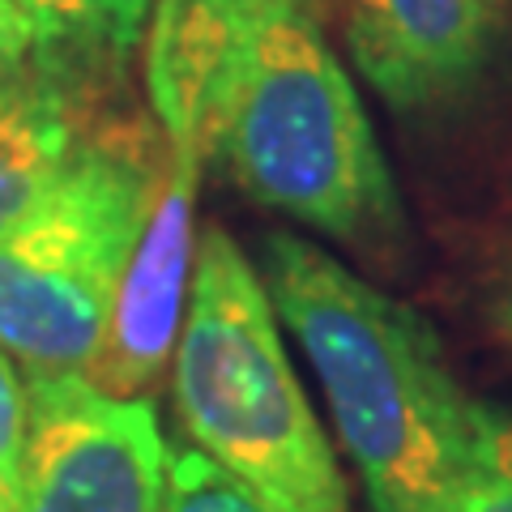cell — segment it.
I'll return each mask as SVG.
<instances>
[{"instance_id": "5bb4252c", "label": "cell", "mask_w": 512, "mask_h": 512, "mask_svg": "<svg viewBox=\"0 0 512 512\" xmlns=\"http://www.w3.org/2000/svg\"><path fill=\"white\" fill-rule=\"evenodd\" d=\"M30 60V26L13 0H0V77Z\"/></svg>"}, {"instance_id": "6da1fadb", "label": "cell", "mask_w": 512, "mask_h": 512, "mask_svg": "<svg viewBox=\"0 0 512 512\" xmlns=\"http://www.w3.org/2000/svg\"><path fill=\"white\" fill-rule=\"evenodd\" d=\"M256 274L312 363L372 512H440L466 461L474 397L427 316L291 231L261 235Z\"/></svg>"}, {"instance_id": "3957f363", "label": "cell", "mask_w": 512, "mask_h": 512, "mask_svg": "<svg viewBox=\"0 0 512 512\" xmlns=\"http://www.w3.org/2000/svg\"><path fill=\"white\" fill-rule=\"evenodd\" d=\"M180 431L274 512H350L338 453L286 359L278 312L244 248L205 227L171 355Z\"/></svg>"}, {"instance_id": "30bf717a", "label": "cell", "mask_w": 512, "mask_h": 512, "mask_svg": "<svg viewBox=\"0 0 512 512\" xmlns=\"http://www.w3.org/2000/svg\"><path fill=\"white\" fill-rule=\"evenodd\" d=\"M30 26V56L69 82L116 73L133 56L154 0H13Z\"/></svg>"}, {"instance_id": "2e32d148", "label": "cell", "mask_w": 512, "mask_h": 512, "mask_svg": "<svg viewBox=\"0 0 512 512\" xmlns=\"http://www.w3.org/2000/svg\"><path fill=\"white\" fill-rule=\"evenodd\" d=\"M495 5H500V9H504V5H508V0H495Z\"/></svg>"}, {"instance_id": "8fae6325", "label": "cell", "mask_w": 512, "mask_h": 512, "mask_svg": "<svg viewBox=\"0 0 512 512\" xmlns=\"http://www.w3.org/2000/svg\"><path fill=\"white\" fill-rule=\"evenodd\" d=\"M440 512H512V410L474 402L466 461Z\"/></svg>"}, {"instance_id": "9a60e30c", "label": "cell", "mask_w": 512, "mask_h": 512, "mask_svg": "<svg viewBox=\"0 0 512 512\" xmlns=\"http://www.w3.org/2000/svg\"><path fill=\"white\" fill-rule=\"evenodd\" d=\"M491 320H495V329H500V338L512 346V274H508V282L500 286V295H495Z\"/></svg>"}, {"instance_id": "8992f818", "label": "cell", "mask_w": 512, "mask_h": 512, "mask_svg": "<svg viewBox=\"0 0 512 512\" xmlns=\"http://www.w3.org/2000/svg\"><path fill=\"white\" fill-rule=\"evenodd\" d=\"M201 163L205 154L192 141H167V163L158 175L146 231L124 269L94 363L86 367V380L111 397H150L175 355L192 286V256H197L192 214H197Z\"/></svg>"}, {"instance_id": "ba28073f", "label": "cell", "mask_w": 512, "mask_h": 512, "mask_svg": "<svg viewBox=\"0 0 512 512\" xmlns=\"http://www.w3.org/2000/svg\"><path fill=\"white\" fill-rule=\"evenodd\" d=\"M265 5L269 0H154L146 90L167 141H192L205 154Z\"/></svg>"}, {"instance_id": "4fadbf2b", "label": "cell", "mask_w": 512, "mask_h": 512, "mask_svg": "<svg viewBox=\"0 0 512 512\" xmlns=\"http://www.w3.org/2000/svg\"><path fill=\"white\" fill-rule=\"evenodd\" d=\"M22 453H26V380L22 367L0 350V512H26Z\"/></svg>"}, {"instance_id": "9c48e42d", "label": "cell", "mask_w": 512, "mask_h": 512, "mask_svg": "<svg viewBox=\"0 0 512 512\" xmlns=\"http://www.w3.org/2000/svg\"><path fill=\"white\" fill-rule=\"evenodd\" d=\"M86 133L77 82L30 60L0 77V235L82 154Z\"/></svg>"}, {"instance_id": "7a4b0ae2", "label": "cell", "mask_w": 512, "mask_h": 512, "mask_svg": "<svg viewBox=\"0 0 512 512\" xmlns=\"http://www.w3.org/2000/svg\"><path fill=\"white\" fill-rule=\"evenodd\" d=\"M265 210L342 244H402L406 214L359 90L308 0H269L205 141Z\"/></svg>"}, {"instance_id": "5b68a950", "label": "cell", "mask_w": 512, "mask_h": 512, "mask_svg": "<svg viewBox=\"0 0 512 512\" xmlns=\"http://www.w3.org/2000/svg\"><path fill=\"white\" fill-rule=\"evenodd\" d=\"M26 380V512H158L167 440L150 397H111L86 376Z\"/></svg>"}, {"instance_id": "7c38bea8", "label": "cell", "mask_w": 512, "mask_h": 512, "mask_svg": "<svg viewBox=\"0 0 512 512\" xmlns=\"http://www.w3.org/2000/svg\"><path fill=\"white\" fill-rule=\"evenodd\" d=\"M158 512H274L261 495L248 491L192 444L167 448V483Z\"/></svg>"}, {"instance_id": "277c9868", "label": "cell", "mask_w": 512, "mask_h": 512, "mask_svg": "<svg viewBox=\"0 0 512 512\" xmlns=\"http://www.w3.org/2000/svg\"><path fill=\"white\" fill-rule=\"evenodd\" d=\"M158 175L141 128L99 133L0 235V350L22 376H86L146 231Z\"/></svg>"}, {"instance_id": "52a82bcc", "label": "cell", "mask_w": 512, "mask_h": 512, "mask_svg": "<svg viewBox=\"0 0 512 512\" xmlns=\"http://www.w3.org/2000/svg\"><path fill=\"white\" fill-rule=\"evenodd\" d=\"M500 13L495 0H346V47L393 111H423L478 82Z\"/></svg>"}]
</instances>
